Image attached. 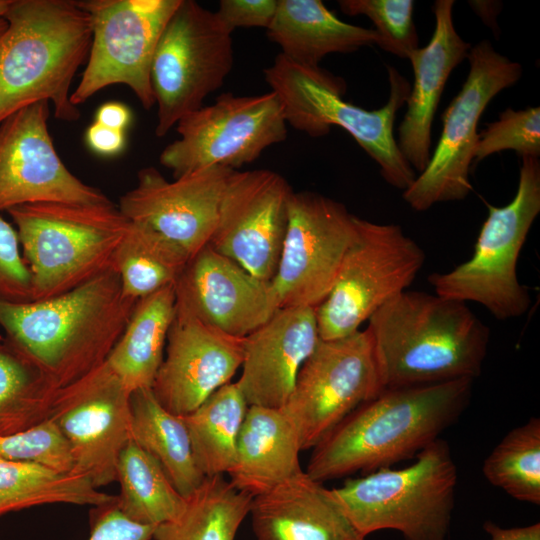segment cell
<instances>
[{"label":"cell","instance_id":"44dd1931","mask_svg":"<svg viewBox=\"0 0 540 540\" xmlns=\"http://www.w3.org/2000/svg\"><path fill=\"white\" fill-rule=\"evenodd\" d=\"M243 357L244 338L175 313L152 392L167 411L186 416L230 382Z\"/></svg>","mask_w":540,"mask_h":540},{"label":"cell","instance_id":"d4e9b609","mask_svg":"<svg viewBox=\"0 0 540 540\" xmlns=\"http://www.w3.org/2000/svg\"><path fill=\"white\" fill-rule=\"evenodd\" d=\"M297 431L283 409L251 405L241 426L230 483L252 497L263 494L299 471Z\"/></svg>","mask_w":540,"mask_h":540},{"label":"cell","instance_id":"bcb514c9","mask_svg":"<svg viewBox=\"0 0 540 540\" xmlns=\"http://www.w3.org/2000/svg\"><path fill=\"white\" fill-rule=\"evenodd\" d=\"M12 0H0V36L7 27L6 13Z\"/></svg>","mask_w":540,"mask_h":540},{"label":"cell","instance_id":"d6a6232c","mask_svg":"<svg viewBox=\"0 0 540 540\" xmlns=\"http://www.w3.org/2000/svg\"><path fill=\"white\" fill-rule=\"evenodd\" d=\"M189 260L175 243L153 229L129 221L113 258L123 295L138 301L174 285Z\"/></svg>","mask_w":540,"mask_h":540},{"label":"cell","instance_id":"3957f363","mask_svg":"<svg viewBox=\"0 0 540 540\" xmlns=\"http://www.w3.org/2000/svg\"><path fill=\"white\" fill-rule=\"evenodd\" d=\"M385 389L475 379L488 352L490 329L462 301L405 290L368 320Z\"/></svg>","mask_w":540,"mask_h":540},{"label":"cell","instance_id":"5bb4252c","mask_svg":"<svg viewBox=\"0 0 540 540\" xmlns=\"http://www.w3.org/2000/svg\"><path fill=\"white\" fill-rule=\"evenodd\" d=\"M383 391L366 329L323 340L302 365L282 408L300 449H313L344 418Z\"/></svg>","mask_w":540,"mask_h":540},{"label":"cell","instance_id":"7dc6e473","mask_svg":"<svg viewBox=\"0 0 540 540\" xmlns=\"http://www.w3.org/2000/svg\"><path fill=\"white\" fill-rule=\"evenodd\" d=\"M1 338V337H0Z\"/></svg>","mask_w":540,"mask_h":540},{"label":"cell","instance_id":"7a4b0ae2","mask_svg":"<svg viewBox=\"0 0 540 540\" xmlns=\"http://www.w3.org/2000/svg\"><path fill=\"white\" fill-rule=\"evenodd\" d=\"M136 302L123 295L112 267L48 299L0 300V327L60 390L107 361Z\"/></svg>","mask_w":540,"mask_h":540},{"label":"cell","instance_id":"4fadbf2b","mask_svg":"<svg viewBox=\"0 0 540 540\" xmlns=\"http://www.w3.org/2000/svg\"><path fill=\"white\" fill-rule=\"evenodd\" d=\"M287 122L273 91L254 96L220 94L176 124L179 138L160 154L174 178L210 168L237 170L287 137Z\"/></svg>","mask_w":540,"mask_h":540},{"label":"cell","instance_id":"6da1fadb","mask_svg":"<svg viewBox=\"0 0 540 540\" xmlns=\"http://www.w3.org/2000/svg\"><path fill=\"white\" fill-rule=\"evenodd\" d=\"M473 382L463 378L383 390L313 448L305 472L323 483L415 458L460 418Z\"/></svg>","mask_w":540,"mask_h":540},{"label":"cell","instance_id":"484cf974","mask_svg":"<svg viewBox=\"0 0 540 540\" xmlns=\"http://www.w3.org/2000/svg\"><path fill=\"white\" fill-rule=\"evenodd\" d=\"M267 36L280 54L308 68H319L328 54L352 53L378 42L374 29L340 20L320 0H278Z\"/></svg>","mask_w":540,"mask_h":540},{"label":"cell","instance_id":"ee69618b","mask_svg":"<svg viewBox=\"0 0 540 540\" xmlns=\"http://www.w3.org/2000/svg\"><path fill=\"white\" fill-rule=\"evenodd\" d=\"M483 529L490 535V540H540V523L523 527L503 528L487 520Z\"/></svg>","mask_w":540,"mask_h":540},{"label":"cell","instance_id":"b9f144b4","mask_svg":"<svg viewBox=\"0 0 540 540\" xmlns=\"http://www.w3.org/2000/svg\"><path fill=\"white\" fill-rule=\"evenodd\" d=\"M85 142L95 154L112 157L123 152L126 147L127 138L123 131L111 129L93 122L86 129Z\"/></svg>","mask_w":540,"mask_h":540},{"label":"cell","instance_id":"ab89813d","mask_svg":"<svg viewBox=\"0 0 540 540\" xmlns=\"http://www.w3.org/2000/svg\"><path fill=\"white\" fill-rule=\"evenodd\" d=\"M155 526L135 523L125 517L115 502L94 507L87 540H154Z\"/></svg>","mask_w":540,"mask_h":540},{"label":"cell","instance_id":"74e56055","mask_svg":"<svg viewBox=\"0 0 540 540\" xmlns=\"http://www.w3.org/2000/svg\"><path fill=\"white\" fill-rule=\"evenodd\" d=\"M0 458L40 463L63 472H72L68 443L52 419L27 430L0 435Z\"/></svg>","mask_w":540,"mask_h":540},{"label":"cell","instance_id":"7402d4cb","mask_svg":"<svg viewBox=\"0 0 540 540\" xmlns=\"http://www.w3.org/2000/svg\"><path fill=\"white\" fill-rule=\"evenodd\" d=\"M319 339L312 307H282L246 336L236 384L248 406L282 409Z\"/></svg>","mask_w":540,"mask_h":540},{"label":"cell","instance_id":"ba28073f","mask_svg":"<svg viewBox=\"0 0 540 540\" xmlns=\"http://www.w3.org/2000/svg\"><path fill=\"white\" fill-rule=\"evenodd\" d=\"M488 216L472 257L445 273L429 275L434 293L482 305L498 320L525 314L530 294L518 280L522 247L540 213V161L521 157L519 181L512 201L502 207L487 204Z\"/></svg>","mask_w":540,"mask_h":540},{"label":"cell","instance_id":"52a82bcc","mask_svg":"<svg viewBox=\"0 0 540 540\" xmlns=\"http://www.w3.org/2000/svg\"><path fill=\"white\" fill-rule=\"evenodd\" d=\"M457 481L449 444L439 438L420 451L413 464L348 479L333 492L365 537L390 529L405 540H446Z\"/></svg>","mask_w":540,"mask_h":540},{"label":"cell","instance_id":"7bdbcfd3","mask_svg":"<svg viewBox=\"0 0 540 540\" xmlns=\"http://www.w3.org/2000/svg\"><path fill=\"white\" fill-rule=\"evenodd\" d=\"M133 115L130 108L119 101H109L98 107L94 122L105 127L126 132Z\"/></svg>","mask_w":540,"mask_h":540},{"label":"cell","instance_id":"30bf717a","mask_svg":"<svg viewBox=\"0 0 540 540\" xmlns=\"http://www.w3.org/2000/svg\"><path fill=\"white\" fill-rule=\"evenodd\" d=\"M233 63L232 31L216 11L181 0L152 62L156 136H165L180 119L201 108L204 99L224 84Z\"/></svg>","mask_w":540,"mask_h":540},{"label":"cell","instance_id":"ffe728a7","mask_svg":"<svg viewBox=\"0 0 540 540\" xmlns=\"http://www.w3.org/2000/svg\"><path fill=\"white\" fill-rule=\"evenodd\" d=\"M176 313L245 338L280 309L271 281L255 277L206 245L174 284Z\"/></svg>","mask_w":540,"mask_h":540},{"label":"cell","instance_id":"83f0119b","mask_svg":"<svg viewBox=\"0 0 540 540\" xmlns=\"http://www.w3.org/2000/svg\"><path fill=\"white\" fill-rule=\"evenodd\" d=\"M130 437L160 464L184 498L206 478L196 464L182 417L167 411L151 388L131 393Z\"/></svg>","mask_w":540,"mask_h":540},{"label":"cell","instance_id":"f546056e","mask_svg":"<svg viewBox=\"0 0 540 540\" xmlns=\"http://www.w3.org/2000/svg\"><path fill=\"white\" fill-rule=\"evenodd\" d=\"M185 499L178 517L155 527L154 540H235L253 497L217 475Z\"/></svg>","mask_w":540,"mask_h":540},{"label":"cell","instance_id":"60d3db41","mask_svg":"<svg viewBox=\"0 0 540 540\" xmlns=\"http://www.w3.org/2000/svg\"><path fill=\"white\" fill-rule=\"evenodd\" d=\"M277 5L278 0H221L216 13L232 32L238 27L267 29L273 21Z\"/></svg>","mask_w":540,"mask_h":540},{"label":"cell","instance_id":"9c48e42d","mask_svg":"<svg viewBox=\"0 0 540 540\" xmlns=\"http://www.w3.org/2000/svg\"><path fill=\"white\" fill-rule=\"evenodd\" d=\"M423 249L396 224L356 216V235L328 296L316 308L320 339L349 336L407 290L425 264Z\"/></svg>","mask_w":540,"mask_h":540},{"label":"cell","instance_id":"cb8c5ba5","mask_svg":"<svg viewBox=\"0 0 540 540\" xmlns=\"http://www.w3.org/2000/svg\"><path fill=\"white\" fill-rule=\"evenodd\" d=\"M249 514L256 540H366L333 489L303 470L253 497Z\"/></svg>","mask_w":540,"mask_h":540},{"label":"cell","instance_id":"836d02e7","mask_svg":"<svg viewBox=\"0 0 540 540\" xmlns=\"http://www.w3.org/2000/svg\"><path fill=\"white\" fill-rule=\"evenodd\" d=\"M58 391L22 350L0 338V435L49 419Z\"/></svg>","mask_w":540,"mask_h":540},{"label":"cell","instance_id":"e0dca14e","mask_svg":"<svg viewBox=\"0 0 540 540\" xmlns=\"http://www.w3.org/2000/svg\"><path fill=\"white\" fill-rule=\"evenodd\" d=\"M292 192L287 180L275 171H232L208 245L255 277L271 281L287 230Z\"/></svg>","mask_w":540,"mask_h":540},{"label":"cell","instance_id":"603a6c76","mask_svg":"<svg viewBox=\"0 0 540 540\" xmlns=\"http://www.w3.org/2000/svg\"><path fill=\"white\" fill-rule=\"evenodd\" d=\"M453 0L433 4L435 27L428 44L408 57L414 81L407 98V110L398 128V148L417 175L431 158V128L445 84L454 68L467 58L470 43L457 33Z\"/></svg>","mask_w":540,"mask_h":540},{"label":"cell","instance_id":"d590c367","mask_svg":"<svg viewBox=\"0 0 540 540\" xmlns=\"http://www.w3.org/2000/svg\"><path fill=\"white\" fill-rule=\"evenodd\" d=\"M338 4L346 15H364L372 21L376 45L384 51L408 59L419 48L412 0H340Z\"/></svg>","mask_w":540,"mask_h":540},{"label":"cell","instance_id":"8d00e7d4","mask_svg":"<svg viewBox=\"0 0 540 540\" xmlns=\"http://www.w3.org/2000/svg\"><path fill=\"white\" fill-rule=\"evenodd\" d=\"M513 150L520 157L540 156V108L506 109L497 121L479 133L475 162L501 151Z\"/></svg>","mask_w":540,"mask_h":540},{"label":"cell","instance_id":"5b68a950","mask_svg":"<svg viewBox=\"0 0 540 540\" xmlns=\"http://www.w3.org/2000/svg\"><path fill=\"white\" fill-rule=\"evenodd\" d=\"M389 98L384 106L366 110L343 99L345 81L328 71L308 68L278 54L264 77L283 106L287 124L311 137L328 134L332 126L348 132L379 165L383 179L406 190L417 173L403 157L393 134L396 114L411 89L407 79L387 66Z\"/></svg>","mask_w":540,"mask_h":540},{"label":"cell","instance_id":"f35d334b","mask_svg":"<svg viewBox=\"0 0 540 540\" xmlns=\"http://www.w3.org/2000/svg\"><path fill=\"white\" fill-rule=\"evenodd\" d=\"M0 300H33L30 271L22 257L16 229L0 216Z\"/></svg>","mask_w":540,"mask_h":540},{"label":"cell","instance_id":"d6986e66","mask_svg":"<svg viewBox=\"0 0 540 540\" xmlns=\"http://www.w3.org/2000/svg\"><path fill=\"white\" fill-rule=\"evenodd\" d=\"M232 171L210 167L169 181L146 167L138 172L136 186L121 196L118 208L129 221L175 243L190 259L210 242Z\"/></svg>","mask_w":540,"mask_h":540},{"label":"cell","instance_id":"277c9868","mask_svg":"<svg viewBox=\"0 0 540 540\" xmlns=\"http://www.w3.org/2000/svg\"><path fill=\"white\" fill-rule=\"evenodd\" d=\"M0 36V123L31 104L52 103L64 121L80 117L70 88L91 45L88 14L75 0H12Z\"/></svg>","mask_w":540,"mask_h":540},{"label":"cell","instance_id":"8fae6325","mask_svg":"<svg viewBox=\"0 0 540 540\" xmlns=\"http://www.w3.org/2000/svg\"><path fill=\"white\" fill-rule=\"evenodd\" d=\"M467 59L469 73L442 115L443 129L430 161L403 191V199L416 211L467 197L478 121L489 102L522 75V66L497 52L488 40L471 47Z\"/></svg>","mask_w":540,"mask_h":540},{"label":"cell","instance_id":"1f68e13d","mask_svg":"<svg viewBox=\"0 0 540 540\" xmlns=\"http://www.w3.org/2000/svg\"><path fill=\"white\" fill-rule=\"evenodd\" d=\"M116 481L120 484L117 506L135 523L156 527L174 520L184 509L186 499L160 464L131 439L120 453Z\"/></svg>","mask_w":540,"mask_h":540},{"label":"cell","instance_id":"4dcf8cb0","mask_svg":"<svg viewBox=\"0 0 540 540\" xmlns=\"http://www.w3.org/2000/svg\"><path fill=\"white\" fill-rule=\"evenodd\" d=\"M248 404L236 382L216 390L195 411L181 416L196 464L205 477L227 474Z\"/></svg>","mask_w":540,"mask_h":540},{"label":"cell","instance_id":"2e32d148","mask_svg":"<svg viewBox=\"0 0 540 540\" xmlns=\"http://www.w3.org/2000/svg\"><path fill=\"white\" fill-rule=\"evenodd\" d=\"M131 392L106 362L58 391L49 419L65 437L72 472L100 488L117 479V463L130 437Z\"/></svg>","mask_w":540,"mask_h":540},{"label":"cell","instance_id":"f1b7e54d","mask_svg":"<svg viewBox=\"0 0 540 540\" xmlns=\"http://www.w3.org/2000/svg\"><path fill=\"white\" fill-rule=\"evenodd\" d=\"M116 500L117 495L101 492L83 475L0 458V516L46 504L98 507Z\"/></svg>","mask_w":540,"mask_h":540},{"label":"cell","instance_id":"7c38bea8","mask_svg":"<svg viewBox=\"0 0 540 540\" xmlns=\"http://www.w3.org/2000/svg\"><path fill=\"white\" fill-rule=\"evenodd\" d=\"M91 24L85 69L71 102L78 107L105 87L128 86L144 109L155 105L151 68L160 37L181 0H81Z\"/></svg>","mask_w":540,"mask_h":540},{"label":"cell","instance_id":"9a60e30c","mask_svg":"<svg viewBox=\"0 0 540 540\" xmlns=\"http://www.w3.org/2000/svg\"><path fill=\"white\" fill-rule=\"evenodd\" d=\"M356 235V216L319 193L292 192L274 278L280 308H316L328 296Z\"/></svg>","mask_w":540,"mask_h":540},{"label":"cell","instance_id":"ac0fdd59","mask_svg":"<svg viewBox=\"0 0 540 540\" xmlns=\"http://www.w3.org/2000/svg\"><path fill=\"white\" fill-rule=\"evenodd\" d=\"M49 113L40 101L0 123V213L39 202L112 203L65 166L49 134Z\"/></svg>","mask_w":540,"mask_h":540},{"label":"cell","instance_id":"8992f818","mask_svg":"<svg viewBox=\"0 0 540 540\" xmlns=\"http://www.w3.org/2000/svg\"><path fill=\"white\" fill-rule=\"evenodd\" d=\"M33 300L63 294L113 267L129 220L118 205L39 202L9 209Z\"/></svg>","mask_w":540,"mask_h":540},{"label":"cell","instance_id":"e575fe53","mask_svg":"<svg viewBox=\"0 0 540 540\" xmlns=\"http://www.w3.org/2000/svg\"><path fill=\"white\" fill-rule=\"evenodd\" d=\"M483 475L512 498L540 504V419L510 430L486 457Z\"/></svg>","mask_w":540,"mask_h":540},{"label":"cell","instance_id":"f6af8a7d","mask_svg":"<svg viewBox=\"0 0 540 540\" xmlns=\"http://www.w3.org/2000/svg\"><path fill=\"white\" fill-rule=\"evenodd\" d=\"M479 4L481 5V7H485L486 9L488 8V12L479 14V16L483 19V21L488 20L487 22L488 25L491 26V23H493L494 25L496 14H497L495 2H482L481 1L479 2ZM470 5L471 7L474 8L475 11H484L483 9L478 7L474 2H470Z\"/></svg>","mask_w":540,"mask_h":540},{"label":"cell","instance_id":"4316f807","mask_svg":"<svg viewBox=\"0 0 540 540\" xmlns=\"http://www.w3.org/2000/svg\"><path fill=\"white\" fill-rule=\"evenodd\" d=\"M175 313L174 285L163 287L136 302L122 335L106 361L131 393L152 387L164 358Z\"/></svg>","mask_w":540,"mask_h":540}]
</instances>
